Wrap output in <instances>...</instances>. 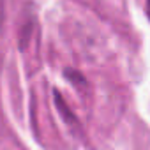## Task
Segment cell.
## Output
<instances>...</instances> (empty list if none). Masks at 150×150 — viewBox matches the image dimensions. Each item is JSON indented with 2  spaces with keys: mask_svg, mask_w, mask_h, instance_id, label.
<instances>
[{
  "mask_svg": "<svg viewBox=\"0 0 150 150\" xmlns=\"http://www.w3.org/2000/svg\"><path fill=\"white\" fill-rule=\"evenodd\" d=\"M148 2H150V0H148Z\"/></svg>",
  "mask_w": 150,
  "mask_h": 150,
  "instance_id": "obj_2",
  "label": "cell"
},
{
  "mask_svg": "<svg viewBox=\"0 0 150 150\" xmlns=\"http://www.w3.org/2000/svg\"><path fill=\"white\" fill-rule=\"evenodd\" d=\"M4 21V0H0V27H2Z\"/></svg>",
  "mask_w": 150,
  "mask_h": 150,
  "instance_id": "obj_1",
  "label": "cell"
}]
</instances>
